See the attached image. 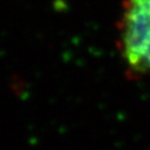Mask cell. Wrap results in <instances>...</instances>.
I'll use <instances>...</instances> for the list:
<instances>
[{"label":"cell","mask_w":150,"mask_h":150,"mask_svg":"<svg viewBox=\"0 0 150 150\" xmlns=\"http://www.w3.org/2000/svg\"><path fill=\"white\" fill-rule=\"evenodd\" d=\"M116 28L127 77L150 78V0H123Z\"/></svg>","instance_id":"1"}]
</instances>
